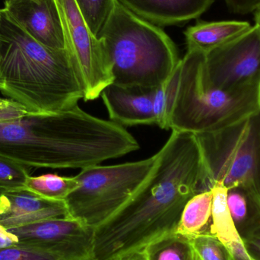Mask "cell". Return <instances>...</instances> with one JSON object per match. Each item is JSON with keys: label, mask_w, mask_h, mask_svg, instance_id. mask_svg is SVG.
Returning <instances> with one entry per match:
<instances>
[{"label": "cell", "mask_w": 260, "mask_h": 260, "mask_svg": "<svg viewBox=\"0 0 260 260\" xmlns=\"http://www.w3.org/2000/svg\"><path fill=\"white\" fill-rule=\"evenodd\" d=\"M249 254L254 260H260V227L243 238Z\"/></svg>", "instance_id": "26"}, {"label": "cell", "mask_w": 260, "mask_h": 260, "mask_svg": "<svg viewBox=\"0 0 260 260\" xmlns=\"http://www.w3.org/2000/svg\"><path fill=\"white\" fill-rule=\"evenodd\" d=\"M259 110H260V99H259Z\"/></svg>", "instance_id": "34"}, {"label": "cell", "mask_w": 260, "mask_h": 260, "mask_svg": "<svg viewBox=\"0 0 260 260\" xmlns=\"http://www.w3.org/2000/svg\"><path fill=\"white\" fill-rule=\"evenodd\" d=\"M78 186L75 177H63L57 174L30 176L25 187L43 198L55 201H65L69 195Z\"/></svg>", "instance_id": "20"}, {"label": "cell", "mask_w": 260, "mask_h": 260, "mask_svg": "<svg viewBox=\"0 0 260 260\" xmlns=\"http://www.w3.org/2000/svg\"><path fill=\"white\" fill-rule=\"evenodd\" d=\"M0 92L28 112L71 109L84 93L67 49L49 48L29 36L0 9Z\"/></svg>", "instance_id": "3"}, {"label": "cell", "mask_w": 260, "mask_h": 260, "mask_svg": "<svg viewBox=\"0 0 260 260\" xmlns=\"http://www.w3.org/2000/svg\"><path fill=\"white\" fill-rule=\"evenodd\" d=\"M56 218H71L65 201L43 198L26 187H0V226L3 229Z\"/></svg>", "instance_id": "12"}, {"label": "cell", "mask_w": 260, "mask_h": 260, "mask_svg": "<svg viewBox=\"0 0 260 260\" xmlns=\"http://www.w3.org/2000/svg\"><path fill=\"white\" fill-rule=\"evenodd\" d=\"M142 250L148 260H190L193 253L189 238L177 232L156 240Z\"/></svg>", "instance_id": "19"}, {"label": "cell", "mask_w": 260, "mask_h": 260, "mask_svg": "<svg viewBox=\"0 0 260 260\" xmlns=\"http://www.w3.org/2000/svg\"><path fill=\"white\" fill-rule=\"evenodd\" d=\"M157 158L156 153L138 161L81 170L74 176L77 187L65 200L69 215L91 229L99 227L134 197L149 177Z\"/></svg>", "instance_id": "6"}, {"label": "cell", "mask_w": 260, "mask_h": 260, "mask_svg": "<svg viewBox=\"0 0 260 260\" xmlns=\"http://www.w3.org/2000/svg\"><path fill=\"white\" fill-rule=\"evenodd\" d=\"M9 1H11V0H5V3H6V2H9Z\"/></svg>", "instance_id": "32"}, {"label": "cell", "mask_w": 260, "mask_h": 260, "mask_svg": "<svg viewBox=\"0 0 260 260\" xmlns=\"http://www.w3.org/2000/svg\"><path fill=\"white\" fill-rule=\"evenodd\" d=\"M7 16L40 44L65 50V34L56 0H11L5 3Z\"/></svg>", "instance_id": "11"}, {"label": "cell", "mask_w": 260, "mask_h": 260, "mask_svg": "<svg viewBox=\"0 0 260 260\" xmlns=\"http://www.w3.org/2000/svg\"><path fill=\"white\" fill-rule=\"evenodd\" d=\"M214 85L228 91L260 87V31L255 24L234 41L206 53Z\"/></svg>", "instance_id": "9"}, {"label": "cell", "mask_w": 260, "mask_h": 260, "mask_svg": "<svg viewBox=\"0 0 260 260\" xmlns=\"http://www.w3.org/2000/svg\"><path fill=\"white\" fill-rule=\"evenodd\" d=\"M190 260H201V259H200V258H199V256H197V253H196L193 250V253H192V257H191Z\"/></svg>", "instance_id": "31"}, {"label": "cell", "mask_w": 260, "mask_h": 260, "mask_svg": "<svg viewBox=\"0 0 260 260\" xmlns=\"http://www.w3.org/2000/svg\"><path fill=\"white\" fill-rule=\"evenodd\" d=\"M6 230L19 242L48 246L67 260H93L94 229L74 218H50Z\"/></svg>", "instance_id": "10"}, {"label": "cell", "mask_w": 260, "mask_h": 260, "mask_svg": "<svg viewBox=\"0 0 260 260\" xmlns=\"http://www.w3.org/2000/svg\"><path fill=\"white\" fill-rule=\"evenodd\" d=\"M212 192V221L210 234L216 237L229 249L230 253L244 246L229 212L227 203L228 189L221 183H215Z\"/></svg>", "instance_id": "17"}, {"label": "cell", "mask_w": 260, "mask_h": 260, "mask_svg": "<svg viewBox=\"0 0 260 260\" xmlns=\"http://www.w3.org/2000/svg\"><path fill=\"white\" fill-rule=\"evenodd\" d=\"M255 21H256V25L259 27L260 31V9L255 12Z\"/></svg>", "instance_id": "30"}, {"label": "cell", "mask_w": 260, "mask_h": 260, "mask_svg": "<svg viewBox=\"0 0 260 260\" xmlns=\"http://www.w3.org/2000/svg\"><path fill=\"white\" fill-rule=\"evenodd\" d=\"M212 198L211 189L193 196L183 209L177 233L188 238L210 233Z\"/></svg>", "instance_id": "18"}, {"label": "cell", "mask_w": 260, "mask_h": 260, "mask_svg": "<svg viewBox=\"0 0 260 260\" xmlns=\"http://www.w3.org/2000/svg\"><path fill=\"white\" fill-rule=\"evenodd\" d=\"M66 47L83 89L85 102L99 99L114 76L99 38L88 28L75 0H56Z\"/></svg>", "instance_id": "8"}, {"label": "cell", "mask_w": 260, "mask_h": 260, "mask_svg": "<svg viewBox=\"0 0 260 260\" xmlns=\"http://www.w3.org/2000/svg\"><path fill=\"white\" fill-rule=\"evenodd\" d=\"M19 242L15 235L8 232L6 229L0 231V250L12 247Z\"/></svg>", "instance_id": "27"}, {"label": "cell", "mask_w": 260, "mask_h": 260, "mask_svg": "<svg viewBox=\"0 0 260 260\" xmlns=\"http://www.w3.org/2000/svg\"><path fill=\"white\" fill-rule=\"evenodd\" d=\"M251 27L247 21H200L184 32L187 50L207 53L239 38Z\"/></svg>", "instance_id": "15"}, {"label": "cell", "mask_w": 260, "mask_h": 260, "mask_svg": "<svg viewBox=\"0 0 260 260\" xmlns=\"http://www.w3.org/2000/svg\"><path fill=\"white\" fill-rule=\"evenodd\" d=\"M114 76V84L154 89L178 65L177 46L160 28L117 3L99 36Z\"/></svg>", "instance_id": "4"}, {"label": "cell", "mask_w": 260, "mask_h": 260, "mask_svg": "<svg viewBox=\"0 0 260 260\" xmlns=\"http://www.w3.org/2000/svg\"><path fill=\"white\" fill-rule=\"evenodd\" d=\"M256 192L260 199V156L259 160V165H258L257 176H256Z\"/></svg>", "instance_id": "29"}, {"label": "cell", "mask_w": 260, "mask_h": 260, "mask_svg": "<svg viewBox=\"0 0 260 260\" xmlns=\"http://www.w3.org/2000/svg\"><path fill=\"white\" fill-rule=\"evenodd\" d=\"M117 260H148L143 250H138L125 255Z\"/></svg>", "instance_id": "28"}, {"label": "cell", "mask_w": 260, "mask_h": 260, "mask_svg": "<svg viewBox=\"0 0 260 260\" xmlns=\"http://www.w3.org/2000/svg\"><path fill=\"white\" fill-rule=\"evenodd\" d=\"M139 148L126 128L79 105L51 114L25 111L0 122V156L30 168L82 170Z\"/></svg>", "instance_id": "2"}, {"label": "cell", "mask_w": 260, "mask_h": 260, "mask_svg": "<svg viewBox=\"0 0 260 260\" xmlns=\"http://www.w3.org/2000/svg\"><path fill=\"white\" fill-rule=\"evenodd\" d=\"M224 2L234 13L245 15L260 9V0H224Z\"/></svg>", "instance_id": "25"}, {"label": "cell", "mask_w": 260, "mask_h": 260, "mask_svg": "<svg viewBox=\"0 0 260 260\" xmlns=\"http://www.w3.org/2000/svg\"><path fill=\"white\" fill-rule=\"evenodd\" d=\"M154 89L128 88L111 84L102 91L110 120L120 126L154 124Z\"/></svg>", "instance_id": "13"}, {"label": "cell", "mask_w": 260, "mask_h": 260, "mask_svg": "<svg viewBox=\"0 0 260 260\" xmlns=\"http://www.w3.org/2000/svg\"><path fill=\"white\" fill-rule=\"evenodd\" d=\"M157 154L151 174L134 197L94 229L93 260H117L177 232L187 202L205 191L195 134L172 130Z\"/></svg>", "instance_id": "1"}, {"label": "cell", "mask_w": 260, "mask_h": 260, "mask_svg": "<svg viewBox=\"0 0 260 260\" xmlns=\"http://www.w3.org/2000/svg\"><path fill=\"white\" fill-rule=\"evenodd\" d=\"M206 53L187 50L178 64L179 81L170 129L210 133L259 111L260 87L228 91L214 85L205 66Z\"/></svg>", "instance_id": "5"}, {"label": "cell", "mask_w": 260, "mask_h": 260, "mask_svg": "<svg viewBox=\"0 0 260 260\" xmlns=\"http://www.w3.org/2000/svg\"><path fill=\"white\" fill-rule=\"evenodd\" d=\"M88 28L96 38L108 23L117 0H75Z\"/></svg>", "instance_id": "22"}, {"label": "cell", "mask_w": 260, "mask_h": 260, "mask_svg": "<svg viewBox=\"0 0 260 260\" xmlns=\"http://www.w3.org/2000/svg\"><path fill=\"white\" fill-rule=\"evenodd\" d=\"M139 18L157 26L181 25L200 18L215 0H117Z\"/></svg>", "instance_id": "14"}, {"label": "cell", "mask_w": 260, "mask_h": 260, "mask_svg": "<svg viewBox=\"0 0 260 260\" xmlns=\"http://www.w3.org/2000/svg\"><path fill=\"white\" fill-rule=\"evenodd\" d=\"M179 64V63H178ZM179 81L178 65L171 77L153 92L154 124L162 129H170V117L172 112Z\"/></svg>", "instance_id": "21"}, {"label": "cell", "mask_w": 260, "mask_h": 260, "mask_svg": "<svg viewBox=\"0 0 260 260\" xmlns=\"http://www.w3.org/2000/svg\"><path fill=\"white\" fill-rule=\"evenodd\" d=\"M0 85H1V78H0Z\"/></svg>", "instance_id": "33"}, {"label": "cell", "mask_w": 260, "mask_h": 260, "mask_svg": "<svg viewBox=\"0 0 260 260\" xmlns=\"http://www.w3.org/2000/svg\"><path fill=\"white\" fill-rule=\"evenodd\" d=\"M30 168L0 156V187H25Z\"/></svg>", "instance_id": "24"}, {"label": "cell", "mask_w": 260, "mask_h": 260, "mask_svg": "<svg viewBox=\"0 0 260 260\" xmlns=\"http://www.w3.org/2000/svg\"><path fill=\"white\" fill-rule=\"evenodd\" d=\"M227 203L242 239L260 227V199L254 189L246 186L228 189Z\"/></svg>", "instance_id": "16"}, {"label": "cell", "mask_w": 260, "mask_h": 260, "mask_svg": "<svg viewBox=\"0 0 260 260\" xmlns=\"http://www.w3.org/2000/svg\"><path fill=\"white\" fill-rule=\"evenodd\" d=\"M189 238L192 250L201 260H233L227 247L210 233Z\"/></svg>", "instance_id": "23"}, {"label": "cell", "mask_w": 260, "mask_h": 260, "mask_svg": "<svg viewBox=\"0 0 260 260\" xmlns=\"http://www.w3.org/2000/svg\"><path fill=\"white\" fill-rule=\"evenodd\" d=\"M195 135L204 165L205 190L221 183L227 189L246 186L256 192L260 110L227 127Z\"/></svg>", "instance_id": "7"}]
</instances>
